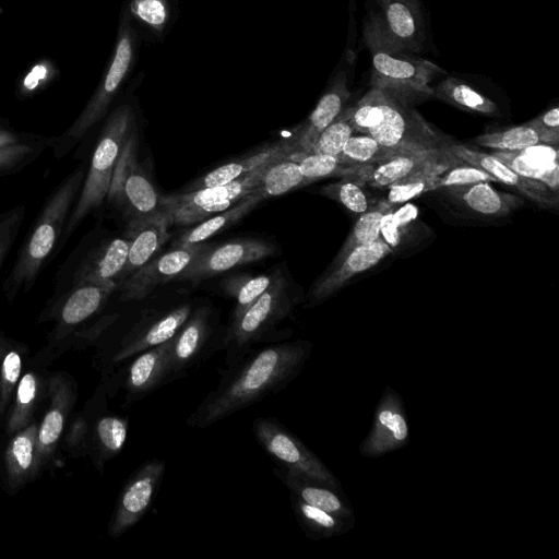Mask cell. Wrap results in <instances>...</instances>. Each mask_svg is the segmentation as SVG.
Here are the masks:
<instances>
[{
  "label": "cell",
  "mask_w": 559,
  "mask_h": 559,
  "mask_svg": "<svg viewBox=\"0 0 559 559\" xmlns=\"http://www.w3.org/2000/svg\"><path fill=\"white\" fill-rule=\"evenodd\" d=\"M443 170L445 169H424L395 181L388 187L386 202L391 205H397L438 189L437 176Z\"/></svg>",
  "instance_id": "cell-42"
},
{
  "label": "cell",
  "mask_w": 559,
  "mask_h": 559,
  "mask_svg": "<svg viewBox=\"0 0 559 559\" xmlns=\"http://www.w3.org/2000/svg\"><path fill=\"white\" fill-rule=\"evenodd\" d=\"M39 134H29V133H23L20 131L14 130L12 127H10L8 123L2 122L0 120V146L25 142V141H32L35 139L40 138Z\"/></svg>",
  "instance_id": "cell-53"
},
{
  "label": "cell",
  "mask_w": 559,
  "mask_h": 559,
  "mask_svg": "<svg viewBox=\"0 0 559 559\" xmlns=\"http://www.w3.org/2000/svg\"><path fill=\"white\" fill-rule=\"evenodd\" d=\"M433 88V97L461 109L484 116H499L496 99L480 86V76L468 73H447Z\"/></svg>",
  "instance_id": "cell-24"
},
{
  "label": "cell",
  "mask_w": 559,
  "mask_h": 559,
  "mask_svg": "<svg viewBox=\"0 0 559 559\" xmlns=\"http://www.w3.org/2000/svg\"><path fill=\"white\" fill-rule=\"evenodd\" d=\"M448 150L460 160L483 169L497 181L515 187L539 206L557 207V192L538 180L521 176L493 154L473 151L462 144H448Z\"/></svg>",
  "instance_id": "cell-20"
},
{
  "label": "cell",
  "mask_w": 559,
  "mask_h": 559,
  "mask_svg": "<svg viewBox=\"0 0 559 559\" xmlns=\"http://www.w3.org/2000/svg\"><path fill=\"white\" fill-rule=\"evenodd\" d=\"M292 308L283 274L240 317L230 321L225 344L228 359L253 342L260 341Z\"/></svg>",
  "instance_id": "cell-11"
},
{
  "label": "cell",
  "mask_w": 559,
  "mask_h": 559,
  "mask_svg": "<svg viewBox=\"0 0 559 559\" xmlns=\"http://www.w3.org/2000/svg\"><path fill=\"white\" fill-rule=\"evenodd\" d=\"M352 119L356 133L369 134L394 152L448 145L412 105L377 87L353 106Z\"/></svg>",
  "instance_id": "cell-3"
},
{
  "label": "cell",
  "mask_w": 559,
  "mask_h": 559,
  "mask_svg": "<svg viewBox=\"0 0 559 559\" xmlns=\"http://www.w3.org/2000/svg\"><path fill=\"white\" fill-rule=\"evenodd\" d=\"M85 171L79 166L53 189L25 237L2 292L12 302L21 290L28 293L63 234L69 215L79 198Z\"/></svg>",
  "instance_id": "cell-2"
},
{
  "label": "cell",
  "mask_w": 559,
  "mask_h": 559,
  "mask_svg": "<svg viewBox=\"0 0 559 559\" xmlns=\"http://www.w3.org/2000/svg\"><path fill=\"white\" fill-rule=\"evenodd\" d=\"M289 157L298 163L301 174L309 181L334 175H348L337 156L312 152H293Z\"/></svg>",
  "instance_id": "cell-44"
},
{
  "label": "cell",
  "mask_w": 559,
  "mask_h": 559,
  "mask_svg": "<svg viewBox=\"0 0 559 559\" xmlns=\"http://www.w3.org/2000/svg\"><path fill=\"white\" fill-rule=\"evenodd\" d=\"M129 246L130 240L123 235L106 239L92 248L76 265L70 284L114 283L118 287L120 274L128 259Z\"/></svg>",
  "instance_id": "cell-23"
},
{
  "label": "cell",
  "mask_w": 559,
  "mask_h": 559,
  "mask_svg": "<svg viewBox=\"0 0 559 559\" xmlns=\"http://www.w3.org/2000/svg\"><path fill=\"white\" fill-rule=\"evenodd\" d=\"M474 142L479 146L496 151L513 152L537 144L558 145L559 140L524 123L502 131L478 135L474 139Z\"/></svg>",
  "instance_id": "cell-34"
},
{
  "label": "cell",
  "mask_w": 559,
  "mask_h": 559,
  "mask_svg": "<svg viewBox=\"0 0 559 559\" xmlns=\"http://www.w3.org/2000/svg\"><path fill=\"white\" fill-rule=\"evenodd\" d=\"M449 150L442 148L396 152L380 163L359 169L353 175L357 181L378 189H388L397 180L430 168L447 169L461 163ZM352 176V175H350Z\"/></svg>",
  "instance_id": "cell-17"
},
{
  "label": "cell",
  "mask_w": 559,
  "mask_h": 559,
  "mask_svg": "<svg viewBox=\"0 0 559 559\" xmlns=\"http://www.w3.org/2000/svg\"><path fill=\"white\" fill-rule=\"evenodd\" d=\"M226 1H229V0H226Z\"/></svg>",
  "instance_id": "cell-56"
},
{
  "label": "cell",
  "mask_w": 559,
  "mask_h": 559,
  "mask_svg": "<svg viewBox=\"0 0 559 559\" xmlns=\"http://www.w3.org/2000/svg\"><path fill=\"white\" fill-rule=\"evenodd\" d=\"M364 21L392 46L418 56L437 53L424 0H364Z\"/></svg>",
  "instance_id": "cell-7"
},
{
  "label": "cell",
  "mask_w": 559,
  "mask_h": 559,
  "mask_svg": "<svg viewBox=\"0 0 559 559\" xmlns=\"http://www.w3.org/2000/svg\"><path fill=\"white\" fill-rule=\"evenodd\" d=\"M392 207H394V205H391L386 200H384L370 206L366 212L360 214L352 229V233L341 247L333 263L341 261L356 247L367 245L379 239L382 219Z\"/></svg>",
  "instance_id": "cell-38"
},
{
  "label": "cell",
  "mask_w": 559,
  "mask_h": 559,
  "mask_svg": "<svg viewBox=\"0 0 559 559\" xmlns=\"http://www.w3.org/2000/svg\"><path fill=\"white\" fill-rule=\"evenodd\" d=\"M25 214L23 204H16L0 214V271L19 236Z\"/></svg>",
  "instance_id": "cell-46"
},
{
  "label": "cell",
  "mask_w": 559,
  "mask_h": 559,
  "mask_svg": "<svg viewBox=\"0 0 559 559\" xmlns=\"http://www.w3.org/2000/svg\"><path fill=\"white\" fill-rule=\"evenodd\" d=\"M28 347L0 331V429L22 376Z\"/></svg>",
  "instance_id": "cell-33"
},
{
  "label": "cell",
  "mask_w": 559,
  "mask_h": 559,
  "mask_svg": "<svg viewBox=\"0 0 559 559\" xmlns=\"http://www.w3.org/2000/svg\"><path fill=\"white\" fill-rule=\"evenodd\" d=\"M415 215L416 209L412 204L397 211L392 207L382 219L380 238L393 249L401 242L404 229Z\"/></svg>",
  "instance_id": "cell-48"
},
{
  "label": "cell",
  "mask_w": 559,
  "mask_h": 559,
  "mask_svg": "<svg viewBox=\"0 0 559 559\" xmlns=\"http://www.w3.org/2000/svg\"><path fill=\"white\" fill-rule=\"evenodd\" d=\"M479 181L490 182L497 180L483 169L464 162L450 166L437 176L438 189L469 185Z\"/></svg>",
  "instance_id": "cell-47"
},
{
  "label": "cell",
  "mask_w": 559,
  "mask_h": 559,
  "mask_svg": "<svg viewBox=\"0 0 559 559\" xmlns=\"http://www.w3.org/2000/svg\"><path fill=\"white\" fill-rule=\"evenodd\" d=\"M165 472V462L151 460L142 464L128 479L117 500L108 533L122 535L145 514Z\"/></svg>",
  "instance_id": "cell-16"
},
{
  "label": "cell",
  "mask_w": 559,
  "mask_h": 559,
  "mask_svg": "<svg viewBox=\"0 0 559 559\" xmlns=\"http://www.w3.org/2000/svg\"><path fill=\"white\" fill-rule=\"evenodd\" d=\"M49 145V139L41 135L32 141L0 146V176L21 171L35 162Z\"/></svg>",
  "instance_id": "cell-41"
},
{
  "label": "cell",
  "mask_w": 559,
  "mask_h": 559,
  "mask_svg": "<svg viewBox=\"0 0 559 559\" xmlns=\"http://www.w3.org/2000/svg\"><path fill=\"white\" fill-rule=\"evenodd\" d=\"M305 348L284 343L262 348L233 377L222 382L189 417L188 424L206 428L285 386L300 370Z\"/></svg>",
  "instance_id": "cell-1"
},
{
  "label": "cell",
  "mask_w": 559,
  "mask_h": 559,
  "mask_svg": "<svg viewBox=\"0 0 559 559\" xmlns=\"http://www.w3.org/2000/svg\"><path fill=\"white\" fill-rule=\"evenodd\" d=\"M348 3L349 13H355L357 10L356 0H345Z\"/></svg>",
  "instance_id": "cell-54"
},
{
  "label": "cell",
  "mask_w": 559,
  "mask_h": 559,
  "mask_svg": "<svg viewBox=\"0 0 559 559\" xmlns=\"http://www.w3.org/2000/svg\"><path fill=\"white\" fill-rule=\"evenodd\" d=\"M362 44L371 60L370 87L380 88L409 105L433 97L432 82L448 73L421 56L392 46L365 21Z\"/></svg>",
  "instance_id": "cell-5"
},
{
  "label": "cell",
  "mask_w": 559,
  "mask_h": 559,
  "mask_svg": "<svg viewBox=\"0 0 559 559\" xmlns=\"http://www.w3.org/2000/svg\"><path fill=\"white\" fill-rule=\"evenodd\" d=\"M171 345L173 338L147 348L130 364L126 388L131 399L142 397L170 374Z\"/></svg>",
  "instance_id": "cell-25"
},
{
  "label": "cell",
  "mask_w": 559,
  "mask_h": 559,
  "mask_svg": "<svg viewBox=\"0 0 559 559\" xmlns=\"http://www.w3.org/2000/svg\"><path fill=\"white\" fill-rule=\"evenodd\" d=\"M128 436V419L106 415L94 427L93 440L100 462L117 455L123 448Z\"/></svg>",
  "instance_id": "cell-40"
},
{
  "label": "cell",
  "mask_w": 559,
  "mask_h": 559,
  "mask_svg": "<svg viewBox=\"0 0 559 559\" xmlns=\"http://www.w3.org/2000/svg\"><path fill=\"white\" fill-rule=\"evenodd\" d=\"M281 275V271H276L272 274L228 278L224 287L236 298L230 321L240 317Z\"/></svg>",
  "instance_id": "cell-39"
},
{
  "label": "cell",
  "mask_w": 559,
  "mask_h": 559,
  "mask_svg": "<svg viewBox=\"0 0 559 559\" xmlns=\"http://www.w3.org/2000/svg\"><path fill=\"white\" fill-rule=\"evenodd\" d=\"M37 426L38 421L33 419L25 428L10 436L4 448L2 488L10 495L20 491L41 473L37 454Z\"/></svg>",
  "instance_id": "cell-19"
},
{
  "label": "cell",
  "mask_w": 559,
  "mask_h": 559,
  "mask_svg": "<svg viewBox=\"0 0 559 559\" xmlns=\"http://www.w3.org/2000/svg\"><path fill=\"white\" fill-rule=\"evenodd\" d=\"M211 245L200 242L175 246L171 250L157 254L142 267L127 277L119 286L121 300H141L157 286L176 280Z\"/></svg>",
  "instance_id": "cell-13"
},
{
  "label": "cell",
  "mask_w": 559,
  "mask_h": 559,
  "mask_svg": "<svg viewBox=\"0 0 559 559\" xmlns=\"http://www.w3.org/2000/svg\"><path fill=\"white\" fill-rule=\"evenodd\" d=\"M264 199H266L264 194L259 190V188H257L233 206L207 217L194 227L186 230L179 239L174 242V247L204 242L222 229L237 223L243 216L249 214Z\"/></svg>",
  "instance_id": "cell-32"
},
{
  "label": "cell",
  "mask_w": 559,
  "mask_h": 559,
  "mask_svg": "<svg viewBox=\"0 0 559 559\" xmlns=\"http://www.w3.org/2000/svg\"><path fill=\"white\" fill-rule=\"evenodd\" d=\"M292 502L296 514L310 526L324 530H331L335 526V519L331 513L308 504L294 493H292Z\"/></svg>",
  "instance_id": "cell-49"
},
{
  "label": "cell",
  "mask_w": 559,
  "mask_h": 559,
  "mask_svg": "<svg viewBox=\"0 0 559 559\" xmlns=\"http://www.w3.org/2000/svg\"><path fill=\"white\" fill-rule=\"evenodd\" d=\"M269 164L226 185L163 197L171 225H193L233 206L259 187Z\"/></svg>",
  "instance_id": "cell-10"
},
{
  "label": "cell",
  "mask_w": 559,
  "mask_h": 559,
  "mask_svg": "<svg viewBox=\"0 0 559 559\" xmlns=\"http://www.w3.org/2000/svg\"><path fill=\"white\" fill-rule=\"evenodd\" d=\"M252 430L261 447L285 469L314 481L328 480V473L321 463L276 419L255 418Z\"/></svg>",
  "instance_id": "cell-12"
},
{
  "label": "cell",
  "mask_w": 559,
  "mask_h": 559,
  "mask_svg": "<svg viewBox=\"0 0 559 559\" xmlns=\"http://www.w3.org/2000/svg\"><path fill=\"white\" fill-rule=\"evenodd\" d=\"M52 63L43 60L35 64L31 71L24 76L20 93L28 95L43 87L48 81L51 80L53 73Z\"/></svg>",
  "instance_id": "cell-50"
},
{
  "label": "cell",
  "mask_w": 559,
  "mask_h": 559,
  "mask_svg": "<svg viewBox=\"0 0 559 559\" xmlns=\"http://www.w3.org/2000/svg\"><path fill=\"white\" fill-rule=\"evenodd\" d=\"M496 157L501 159L511 169L523 177L535 179L546 185L554 192H558L559 166L558 160L547 162L536 159L519 152L495 151Z\"/></svg>",
  "instance_id": "cell-37"
},
{
  "label": "cell",
  "mask_w": 559,
  "mask_h": 559,
  "mask_svg": "<svg viewBox=\"0 0 559 559\" xmlns=\"http://www.w3.org/2000/svg\"><path fill=\"white\" fill-rule=\"evenodd\" d=\"M48 377L35 368L24 371L9 406L4 431L8 437L25 428L33 419L38 404L47 394Z\"/></svg>",
  "instance_id": "cell-27"
},
{
  "label": "cell",
  "mask_w": 559,
  "mask_h": 559,
  "mask_svg": "<svg viewBox=\"0 0 559 559\" xmlns=\"http://www.w3.org/2000/svg\"><path fill=\"white\" fill-rule=\"evenodd\" d=\"M106 199L129 221L164 210L163 197L151 182L138 158L136 128L120 152Z\"/></svg>",
  "instance_id": "cell-9"
},
{
  "label": "cell",
  "mask_w": 559,
  "mask_h": 559,
  "mask_svg": "<svg viewBox=\"0 0 559 559\" xmlns=\"http://www.w3.org/2000/svg\"><path fill=\"white\" fill-rule=\"evenodd\" d=\"M349 14L347 41L343 55L314 109L293 136L295 152H310L321 132L340 115L350 97V82L357 63V22L355 13Z\"/></svg>",
  "instance_id": "cell-8"
},
{
  "label": "cell",
  "mask_w": 559,
  "mask_h": 559,
  "mask_svg": "<svg viewBox=\"0 0 559 559\" xmlns=\"http://www.w3.org/2000/svg\"><path fill=\"white\" fill-rule=\"evenodd\" d=\"M392 251L381 238L353 249L345 258L331 266L316 281L312 298L320 300L343 287L356 274L362 273L384 259Z\"/></svg>",
  "instance_id": "cell-22"
},
{
  "label": "cell",
  "mask_w": 559,
  "mask_h": 559,
  "mask_svg": "<svg viewBox=\"0 0 559 559\" xmlns=\"http://www.w3.org/2000/svg\"><path fill=\"white\" fill-rule=\"evenodd\" d=\"M526 124L559 140V107L555 105L548 108Z\"/></svg>",
  "instance_id": "cell-51"
},
{
  "label": "cell",
  "mask_w": 559,
  "mask_h": 559,
  "mask_svg": "<svg viewBox=\"0 0 559 559\" xmlns=\"http://www.w3.org/2000/svg\"><path fill=\"white\" fill-rule=\"evenodd\" d=\"M210 310L194 311L173 337L170 373L179 372L192 362L204 346L209 333Z\"/></svg>",
  "instance_id": "cell-30"
},
{
  "label": "cell",
  "mask_w": 559,
  "mask_h": 559,
  "mask_svg": "<svg viewBox=\"0 0 559 559\" xmlns=\"http://www.w3.org/2000/svg\"><path fill=\"white\" fill-rule=\"evenodd\" d=\"M136 128V112L130 102L117 106L106 119L94 148L79 198L69 215L60 242L64 243L84 218L98 209L109 190L120 152Z\"/></svg>",
  "instance_id": "cell-6"
},
{
  "label": "cell",
  "mask_w": 559,
  "mask_h": 559,
  "mask_svg": "<svg viewBox=\"0 0 559 559\" xmlns=\"http://www.w3.org/2000/svg\"><path fill=\"white\" fill-rule=\"evenodd\" d=\"M379 421L390 429L396 440H403L407 436V425L404 418L390 411H382L379 415Z\"/></svg>",
  "instance_id": "cell-52"
},
{
  "label": "cell",
  "mask_w": 559,
  "mask_h": 559,
  "mask_svg": "<svg viewBox=\"0 0 559 559\" xmlns=\"http://www.w3.org/2000/svg\"><path fill=\"white\" fill-rule=\"evenodd\" d=\"M0 487H2V471H1V463H0Z\"/></svg>",
  "instance_id": "cell-55"
},
{
  "label": "cell",
  "mask_w": 559,
  "mask_h": 559,
  "mask_svg": "<svg viewBox=\"0 0 559 559\" xmlns=\"http://www.w3.org/2000/svg\"><path fill=\"white\" fill-rule=\"evenodd\" d=\"M448 190L468 209L486 216H506L522 204L519 198L497 191L487 181L452 186Z\"/></svg>",
  "instance_id": "cell-31"
},
{
  "label": "cell",
  "mask_w": 559,
  "mask_h": 559,
  "mask_svg": "<svg viewBox=\"0 0 559 559\" xmlns=\"http://www.w3.org/2000/svg\"><path fill=\"white\" fill-rule=\"evenodd\" d=\"M352 114L353 106L344 108L321 132L310 152L338 156L346 142L355 133Z\"/></svg>",
  "instance_id": "cell-43"
},
{
  "label": "cell",
  "mask_w": 559,
  "mask_h": 559,
  "mask_svg": "<svg viewBox=\"0 0 559 559\" xmlns=\"http://www.w3.org/2000/svg\"><path fill=\"white\" fill-rule=\"evenodd\" d=\"M321 193L342 203L355 214H362L370 203L361 183L357 180L344 179L322 188Z\"/></svg>",
  "instance_id": "cell-45"
},
{
  "label": "cell",
  "mask_w": 559,
  "mask_h": 559,
  "mask_svg": "<svg viewBox=\"0 0 559 559\" xmlns=\"http://www.w3.org/2000/svg\"><path fill=\"white\" fill-rule=\"evenodd\" d=\"M295 152L293 143H275L259 150L257 153L242 156L236 160L224 164L206 175L198 178L182 192L195 191L204 188L216 187L229 183L253 169L266 164L277 160Z\"/></svg>",
  "instance_id": "cell-26"
},
{
  "label": "cell",
  "mask_w": 559,
  "mask_h": 559,
  "mask_svg": "<svg viewBox=\"0 0 559 559\" xmlns=\"http://www.w3.org/2000/svg\"><path fill=\"white\" fill-rule=\"evenodd\" d=\"M275 252L276 247L263 239H233L217 247L211 246L176 280L197 283L242 264L265 259Z\"/></svg>",
  "instance_id": "cell-15"
},
{
  "label": "cell",
  "mask_w": 559,
  "mask_h": 559,
  "mask_svg": "<svg viewBox=\"0 0 559 559\" xmlns=\"http://www.w3.org/2000/svg\"><path fill=\"white\" fill-rule=\"evenodd\" d=\"M310 181L289 155L270 163L261 177L259 190L265 198L278 197Z\"/></svg>",
  "instance_id": "cell-36"
},
{
  "label": "cell",
  "mask_w": 559,
  "mask_h": 559,
  "mask_svg": "<svg viewBox=\"0 0 559 559\" xmlns=\"http://www.w3.org/2000/svg\"><path fill=\"white\" fill-rule=\"evenodd\" d=\"M170 225V217L165 210L129 221L124 233L130 240L128 259L120 274L118 286L158 254L170 237L168 233Z\"/></svg>",
  "instance_id": "cell-21"
},
{
  "label": "cell",
  "mask_w": 559,
  "mask_h": 559,
  "mask_svg": "<svg viewBox=\"0 0 559 559\" xmlns=\"http://www.w3.org/2000/svg\"><path fill=\"white\" fill-rule=\"evenodd\" d=\"M123 8L147 39L163 43L178 17L177 0H128Z\"/></svg>",
  "instance_id": "cell-29"
},
{
  "label": "cell",
  "mask_w": 559,
  "mask_h": 559,
  "mask_svg": "<svg viewBox=\"0 0 559 559\" xmlns=\"http://www.w3.org/2000/svg\"><path fill=\"white\" fill-rule=\"evenodd\" d=\"M141 36L122 7L115 48L95 93L72 124L59 136L49 139L57 158L66 156L108 112L122 85L135 69Z\"/></svg>",
  "instance_id": "cell-4"
},
{
  "label": "cell",
  "mask_w": 559,
  "mask_h": 559,
  "mask_svg": "<svg viewBox=\"0 0 559 559\" xmlns=\"http://www.w3.org/2000/svg\"><path fill=\"white\" fill-rule=\"evenodd\" d=\"M48 406L37 426V454L39 467L50 462L59 444L66 421L78 397V386L71 376L55 372L48 376Z\"/></svg>",
  "instance_id": "cell-14"
},
{
  "label": "cell",
  "mask_w": 559,
  "mask_h": 559,
  "mask_svg": "<svg viewBox=\"0 0 559 559\" xmlns=\"http://www.w3.org/2000/svg\"><path fill=\"white\" fill-rule=\"evenodd\" d=\"M116 289L114 283L84 282L71 285L51 308L50 317L56 322L52 340L64 338L96 314Z\"/></svg>",
  "instance_id": "cell-18"
},
{
  "label": "cell",
  "mask_w": 559,
  "mask_h": 559,
  "mask_svg": "<svg viewBox=\"0 0 559 559\" xmlns=\"http://www.w3.org/2000/svg\"><path fill=\"white\" fill-rule=\"evenodd\" d=\"M191 314V305H181L136 333L130 334L122 343V346L115 355L114 359L120 361L134 354L141 353L147 348L163 344L175 336L186 320Z\"/></svg>",
  "instance_id": "cell-28"
},
{
  "label": "cell",
  "mask_w": 559,
  "mask_h": 559,
  "mask_svg": "<svg viewBox=\"0 0 559 559\" xmlns=\"http://www.w3.org/2000/svg\"><path fill=\"white\" fill-rule=\"evenodd\" d=\"M396 152L381 145L374 138L365 133L353 134L337 156L340 163L348 171L373 166Z\"/></svg>",
  "instance_id": "cell-35"
}]
</instances>
